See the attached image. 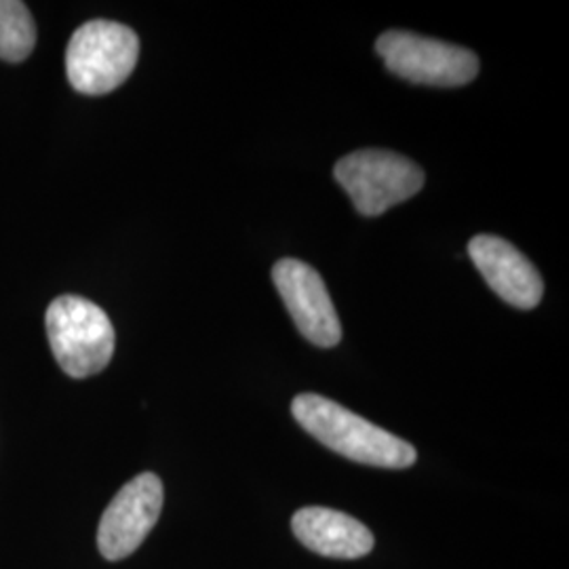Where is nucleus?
I'll use <instances>...</instances> for the list:
<instances>
[{"mask_svg": "<svg viewBox=\"0 0 569 569\" xmlns=\"http://www.w3.org/2000/svg\"><path fill=\"white\" fill-rule=\"evenodd\" d=\"M468 256L507 305L521 310L540 305L545 281L538 268L515 244L493 234H479L470 239Z\"/></svg>", "mask_w": 569, "mask_h": 569, "instance_id": "8", "label": "nucleus"}, {"mask_svg": "<svg viewBox=\"0 0 569 569\" xmlns=\"http://www.w3.org/2000/svg\"><path fill=\"white\" fill-rule=\"evenodd\" d=\"M376 51L399 79L430 87H462L479 74V58L465 47L418 37L413 32H385Z\"/></svg>", "mask_w": 569, "mask_h": 569, "instance_id": "5", "label": "nucleus"}, {"mask_svg": "<svg viewBox=\"0 0 569 569\" xmlns=\"http://www.w3.org/2000/svg\"><path fill=\"white\" fill-rule=\"evenodd\" d=\"M284 306L308 342L319 348H333L342 340V323L329 298L321 274L300 260L283 258L272 268Z\"/></svg>", "mask_w": 569, "mask_h": 569, "instance_id": "7", "label": "nucleus"}, {"mask_svg": "<svg viewBox=\"0 0 569 569\" xmlns=\"http://www.w3.org/2000/svg\"><path fill=\"white\" fill-rule=\"evenodd\" d=\"M333 176L357 211L367 218L382 216L390 207L409 201L425 186V171L390 150H357L340 159Z\"/></svg>", "mask_w": 569, "mask_h": 569, "instance_id": "4", "label": "nucleus"}, {"mask_svg": "<svg viewBox=\"0 0 569 569\" xmlns=\"http://www.w3.org/2000/svg\"><path fill=\"white\" fill-rule=\"evenodd\" d=\"M47 338L63 373L82 380L103 371L114 355V327L102 308L81 296H60L47 308Z\"/></svg>", "mask_w": 569, "mask_h": 569, "instance_id": "2", "label": "nucleus"}, {"mask_svg": "<svg viewBox=\"0 0 569 569\" xmlns=\"http://www.w3.org/2000/svg\"><path fill=\"white\" fill-rule=\"evenodd\" d=\"M163 510V483L143 472L131 479L103 510L98 547L108 561H119L140 549Z\"/></svg>", "mask_w": 569, "mask_h": 569, "instance_id": "6", "label": "nucleus"}, {"mask_svg": "<svg viewBox=\"0 0 569 569\" xmlns=\"http://www.w3.org/2000/svg\"><path fill=\"white\" fill-rule=\"evenodd\" d=\"M140 58L138 34L117 21L82 23L66 49V74L84 96H106L131 77Z\"/></svg>", "mask_w": 569, "mask_h": 569, "instance_id": "3", "label": "nucleus"}, {"mask_svg": "<svg viewBox=\"0 0 569 569\" xmlns=\"http://www.w3.org/2000/svg\"><path fill=\"white\" fill-rule=\"evenodd\" d=\"M37 44V26L21 0H0V60L20 63Z\"/></svg>", "mask_w": 569, "mask_h": 569, "instance_id": "10", "label": "nucleus"}, {"mask_svg": "<svg viewBox=\"0 0 569 569\" xmlns=\"http://www.w3.org/2000/svg\"><path fill=\"white\" fill-rule=\"evenodd\" d=\"M291 528L306 549L331 559H359L373 549V533L340 510L323 507L298 510Z\"/></svg>", "mask_w": 569, "mask_h": 569, "instance_id": "9", "label": "nucleus"}, {"mask_svg": "<svg viewBox=\"0 0 569 569\" xmlns=\"http://www.w3.org/2000/svg\"><path fill=\"white\" fill-rule=\"evenodd\" d=\"M291 413L308 435L352 462L378 468H409L418 458L411 443L321 395H298L291 403Z\"/></svg>", "mask_w": 569, "mask_h": 569, "instance_id": "1", "label": "nucleus"}]
</instances>
